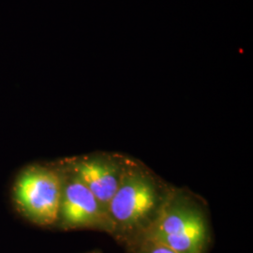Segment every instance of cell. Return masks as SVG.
<instances>
[{
  "label": "cell",
  "mask_w": 253,
  "mask_h": 253,
  "mask_svg": "<svg viewBox=\"0 0 253 253\" xmlns=\"http://www.w3.org/2000/svg\"><path fill=\"white\" fill-rule=\"evenodd\" d=\"M172 190L144 164L127 158L122 180L108 207L113 237L126 245L145 232L160 215Z\"/></svg>",
  "instance_id": "cell-1"
},
{
  "label": "cell",
  "mask_w": 253,
  "mask_h": 253,
  "mask_svg": "<svg viewBox=\"0 0 253 253\" xmlns=\"http://www.w3.org/2000/svg\"><path fill=\"white\" fill-rule=\"evenodd\" d=\"M136 240L155 241L177 253H207L211 231L204 205L189 191L172 188L156 220L129 243Z\"/></svg>",
  "instance_id": "cell-2"
},
{
  "label": "cell",
  "mask_w": 253,
  "mask_h": 253,
  "mask_svg": "<svg viewBox=\"0 0 253 253\" xmlns=\"http://www.w3.org/2000/svg\"><path fill=\"white\" fill-rule=\"evenodd\" d=\"M63 187L59 167L31 165L21 172L13 186V200L21 214L39 226H56Z\"/></svg>",
  "instance_id": "cell-3"
},
{
  "label": "cell",
  "mask_w": 253,
  "mask_h": 253,
  "mask_svg": "<svg viewBox=\"0 0 253 253\" xmlns=\"http://www.w3.org/2000/svg\"><path fill=\"white\" fill-rule=\"evenodd\" d=\"M63 187L56 226L64 230L90 229L114 235L108 212L73 172L60 166Z\"/></svg>",
  "instance_id": "cell-4"
},
{
  "label": "cell",
  "mask_w": 253,
  "mask_h": 253,
  "mask_svg": "<svg viewBox=\"0 0 253 253\" xmlns=\"http://www.w3.org/2000/svg\"><path fill=\"white\" fill-rule=\"evenodd\" d=\"M126 159L118 154H93L68 160L63 166L85 185L108 212L110 202L122 180Z\"/></svg>",
  "instance_id": "cell-5"
},
{
  "label": "cell",
  "mask_w": 253,
  "mask_h": 253,
  "mask_svg": "<svg viewBox=\"0 0 253 253\" xmlns=\"http://www.w3.org/2000/svg\"><path fill=\"white\" fill-rule=\"evenodd\" d=\"M128 253H177L164 245L151 240H136L126 245Z\"/></svg>",
  "instance_id": "cell-6"
},
{
  "label": "cell",
  "mask_w": 253,
  "mask_h": 253,
  "mask_svg": "<svg viewBox=\"0 0 253 253\" xmlns=\"http://www.w3.org/2000/svg\"></svg>",
  "instance_id": "cell-7"
}]
</instances>
